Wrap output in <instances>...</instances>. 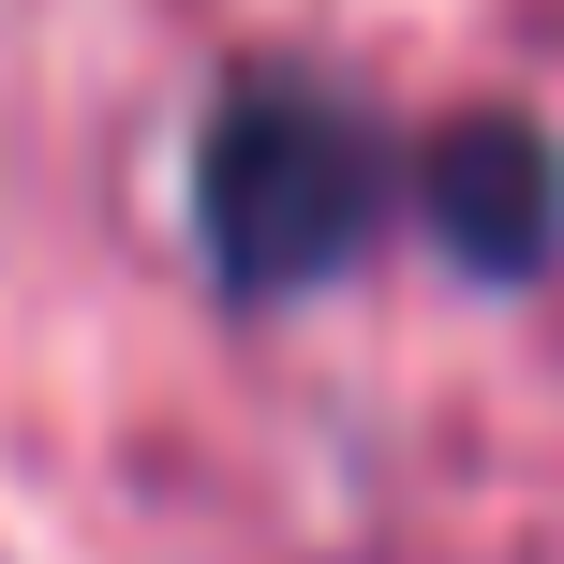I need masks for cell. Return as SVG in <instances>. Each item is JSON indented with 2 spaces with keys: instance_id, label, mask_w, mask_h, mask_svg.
Here are the masks:
<instances>
[{
  "instance_id": "1",
  "label": "cell",
  "mask_w": 564,
  "mask_h": 564,
  "mask_svg": "<svg viewBox=\"0 0 564 564\" xmlns=\"http://www.w3.org/2000/svg\"><path fill=\"white\" fill-rule=\"evenodd\" d=\"M401 164L387 134H371L357 89L297 75V59H253V75L208 89L194 119V253L224 297H312V282H341L371 253V224H387Z\"/></svg>"
},
{
  "instance_id": "2",
  "label": "cell",
  "mask_w": 564,
  "mask_h": 564,
  "mask_svg": "<svg viewBox=\"0 0 564 564\" xmlns=\"http://www.w3.org/2000/svg\"><path fill=\"white\" fill-rule=\"evenodd\" d=\"M416 224L446 238L476 282H535V268L564 253V149H550L520 105L446 119V134L416 149Z\"/></svg>"
}]
</instances>
